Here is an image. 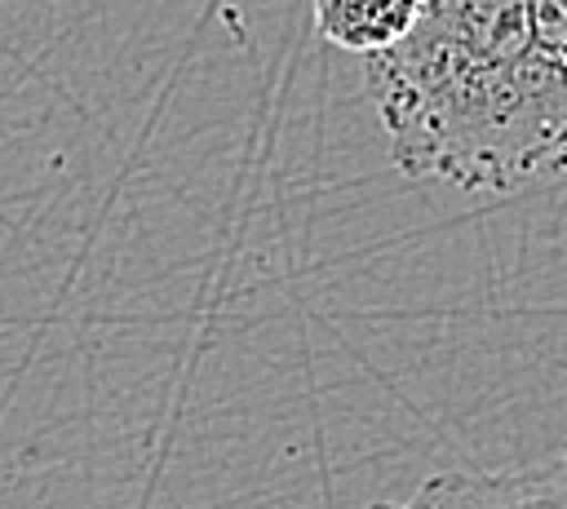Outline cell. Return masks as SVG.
<instances>
[{"label": "cell", "instance_id": "obj_2", "mask_svg": "<svg viewBox=\"0 0 567 509\" xmlns=\"http://www.w3.org/2000/svg\"><path fill=\"white\" fill-rule=\"evenodd\" d=\"M368 509H567V447L514 469L434 474L412 496L377 500Z\"/></svg>", "mask_w": 567, "mask_h": 509}, {"label": "cell", "instance_id": "obj_3", "mask_svg": "<svg viewBox=\"0 0 567 509\" xmlns=\"http://www.w3.org/2000/svg\"><path fill=\"white\" fill-rule=\"evenodd\" d=\"M421 13H425V0H315L319 35L359 58L399 44Z\"/></svg>", "mask_w": 567, "mask_h": 509}, {"label": "cell", "instance_id": "obj_1", "mask_svg": "<svg viewBox=\"0 0 567 509\" xmlns=\"http://www.w3.org/2000/svg\"><path fill=\"white\" fill-rule=\"evenodd\" d=\"M363 84L403 177L509 195L567 173V0H425Z\"/></svg>", "mask_w": 567, "mask_h": 509}]
</instances>
